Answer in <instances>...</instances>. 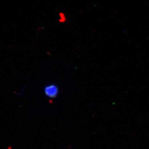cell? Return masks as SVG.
<instances>
[{
	"label": "cell",
	"mask_w": 149,
	"mask_h": 149,
	"mask_svg": "<svg viewBox=\"0 0 149 149\" xmlns=\"http://www.w3.org/2000/svg\"><path fill=\"white\" fill-rule=\"evenodd\" d=\"M44 93L48 98H53L56 97L59 93V88L55 84H50L44 88Z\"/></svg>",
	"instance_id": "1"
}]
</instances>
